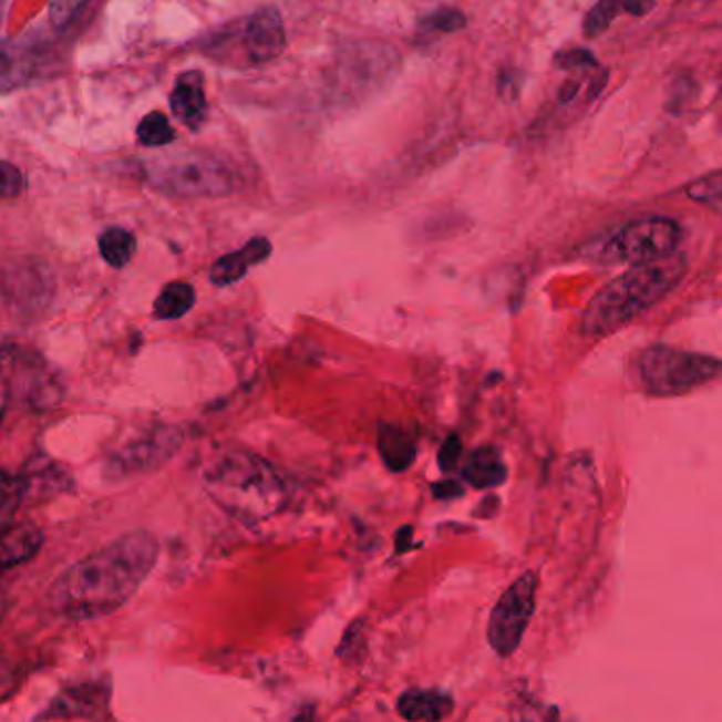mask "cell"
Returning <instances> with one entry per match:
<instances>
[{"instance_id": "1", "label": "cell", "mask_w": 722, "mask_h": 722, "mask_svg": "<svg viewBox=\"0 0 722 722\" xmlns=\"http://www.w3.org/2000/svg\"><path fill=\"white\" fill-rule=\"evenodd\" d=\"M158 560V543L134 530L66 568L47 591L51 610L69 621H95L125 607Z\"/></svg>"}, {"instance_id": "2", "label": "cell", "mask_w": 722, "mask_h": 722, "mask_svg": "<svg viewBox=\"0 0 722 722\" xmlns=\"http://www.w3.org/2000/svg\"><path fill=\"white\" fill-rule=\"evenodd\" d=\"M687 271L689 260L678 251L661 260L633 265L589 300L581 317V332L600 339L626 328L678 288Z\"/></svg>"}, {"instance_id": "3", "label": "cell", "mask_w": 722, "mask_h": 722, "mask_svg": "<svg viewBox=\"0 0 722 722\" xmlns=\"http://www.w3.org/2000/svg\"><path fill=\"white\" fill-rule=\"evenodd\" d=\"M204 486L230 518L258 524L279 514L288 491L267 458L249 451H226L205 465Z\"/></svg>"}, {"instance_id": "4", "label": "cell", "mask_w": 722, "mask_h": 722, "mask_svg": "<svg viewBox=\"0 0 722 722\" xmlns=\"http://www.w3.org/2000/svg\"><path fill=\"white\" fill-rule=\"evenodd\" d=\"M682 226L668 216H647L594 239L584 256L600 265H644L677 254Z\"/></svg>"}, {"instance_id": "5", "label": "cell", "mask_w": 722, "mask_h": 722, "mask_svg": "<svg viewBox=\"0 0 722 722\" xmlns=\"http://www.w3.org/2000/svg\"><path fill=\"white\" fill-rule=\"evenodd\" d=\"M144 178L158 193L184 199L226 197L235 190V176L225 163L197 151L144 163Z\"/></svg>"}, {"instance_id": "6", "label": "cell", "mask_w": 722, "mask_h": 722, "mask_svg": "<svg viewBox=\"0 0 722 722\" xmlns=\"http://www.w3.org/2000/svg\"><path fill=\"white\" fill-rule=\"evenodd\" d=\"M640 384L654 398H677L722 379V360L668 344H654L638 360Z\"/></svg>"}, {"instance_id": "7", "label": "cell", "mask_w": 722, "mask_h": 722, "mask_svg": "<svg viewBox=\"0 0 722 722\" xmlns=\"http://www.w3.org/2000/svg\"><path fill=\"white\" fill-rule=\"evenodd\" d=\"M537 589L539 577L528 570L498 598L488 621V642L498 657L505 659L518 651L535 615Z\"/></svg>"}, {"instance_id": "8", "label": "cell", "mask_w": 722, "mask_h": 722, "mask_svg": "<svg viewBox=\"0 0 722 722\" xmlns=\"http://www.w3.org/2000/svg\"><path fill=\"white\" fill-rule=\"evenodd\" d=\"M184 435L178 427H155L144 431L106 458L104 474L113 479H130L153 474L180 451Z\"/></svg>"}, {"instance_id": "9", "label": "cell", "mask_w": 722, "mask_h": 722, "mask_svg": "<svg viewBox=\"0 0 722 722\" xmlns=\"http://www.w3.org/2000/svg\"><path fill=\"white\" fill-rule=\"evenodd\" d=\"M244 43L251 64H267L279 58L286 49V28L279 11L272 7L256 11L246 23Z\"/></svg>"}, {"instance_id": "10", "label": "cell", "mask_w": 722, "mask_h": 722, "mask_svg": "<svg viewBox=\"0 0 722 722\" xmlns=\"http://www.w3.org/2000/svg\"><path fill=\"white\" fill-rule=\"evenodd\" d=\"M271 241L267 237H254L244 248L220 256L209 269V279L218 288L233 286L241 281L254 267L262 265L271 256Z\"/></svg>"}, {"instance_id": "11", "label": "cell", "mask_w": 722, "mask_h": 722, "mask_svg": "<svg viewBox=\"0 0 722 722\" xmlns=\"http://www.w3.org/2000/svg\"><path fill=\"white\" fill-rule=\"evenodd\" d=\"M172 113L188 130H199L207 118V100H205L204 74L188 70L178 76L176 87L169 97Z\"/></svg>"}, {"instance_id": "12", "label": "cell", "mask_w": 722, "mask_h": 722, "mask_svg": "<svg viewBox=\"0 0 722 722\" xmlns=\"http://www.w3.org/2000/svg\"><path fill=\"white\" fill-rule=\"evenodd\" d=\"M43 545V533L39 526L22 522L11 524L0 533V573L30 563Z\"/></svg>"}, {"instance_id": "13", "label": "cell", "mask_w": 722, "mask_h": 722, "mask_svg": "<svg viewBox=\"0 0 722 722\" xmlns=\"http://www.w3.org/2000/svg\"><path fill=\"white\" fill-rule=\"evenodd\" d=\"M454 710L451 693L440 689H410L398 700V712L408 722L446 721Z\"/></svg>"}, {"instance_id": "14", "label": "cell", "mask_w": 722, "mask_h": 722, "mask_svg": "<svg viewBox=\"0 0 722 722\" xmlns=\"http://www.w3.org/2000/svg\"><path fill=\"white\" fill-rule=\"evenodd\" d=\"M49 281H51L49 275L37 265L13 267L2 279V290L16 309H20L23 313H32V311L41 309L43 305L34 298V293H30V288L32 290H51Z\"/></svg>"}, {"instance_id": "15", "label": "cell", "mask_w": 722, "mask_h": 722, "mask_svg": "<svg viewBox=\"0 0 722 722\" xmlns=\"http://www.w3.org/2000/svg\"><path fill=\"white\" fill-rule=\"evenodd\" d=\"M463 479L479 491L501 486L507 479V465L497 446L475 448L463 465Z\"/></svg>"}, {"instance_id": "16", "label": "cell", "mask_w": 722, "mask_h": 722, "mask_svg": "<svg viewBox=\"0 0 722 722\" xmlns=\"http://www.w3.org/2000/svg\"><path fill=\"white\" fill-rule=\"evenodd\" d=\"M377 448L383 458L386 470L402 474L414 465L416 458V442L410 431L402 430L398 425H386L381 423L379 427V437H377Z\"/></svg>"}, {"instance_id": "17", "label": "cell", "mask_w": 722, "mask_h": 722, "mask_svg": "<svg viewBox=\"0 0 722 722\" xmlns=\"http://www.w3.org/2000/svg\"><path fill=\"white\" fill-rule=\"evenodd\" d=\"M653 9L654 0H598L587 13L584 32L589 39H596L610 28V23L619 18L621 11L630 13L633 18H644Z\"/></svg>"}, {"instance_id": "18", "label": "cell", "mask_w": 722, "mask_h": 722, "mask_svg": "<svg viewBox=\"0 0 722 722\" xmlns=\"http://www.w3.org/2000/svg\"><path fill=\"white\" fill-rule=\"evenodd\" d=\"M34 70V58L28 47L16 41H0V93L23 85Z\"/></svg>"}, {"instance_id": "19", "label": "cell", "mask_w": 722, "mask_h": 722, "mask_svg": "<svg viewBox=\"0 0 722 722\" xmlns=\"http://www.w3.org/2000/svg\"><path fill=\"white\" fill-rule=\"evenodd\" d=\"M62 389L45 363H30L23 372V398L34 408H51L60 402Z\"/></svg>"}, {"instance_id": "20", "label": "cell", "mask_w": 722, "mask_h": 722, "mask_svg": "<svg viewBox=\"0 0 722 722\" xmlns=\"http://www.w3.org/2000/svg\"><path fill=\"white\" fill-rule=\"evenodd\" d=\"M102 689L97 687H79L64 691L58 700L51 703L41 719H70V716H90L100 705Z\"/></svg>"}, {"instance_id": "21", "label": "cell", "mask_w": 722, "mask_h": 722, "mask_svg": "<svg viewBox=\"0 0 722 722\" xmlns=\"http://www.w3.org/2000/svg\"><path fill=\"white\" fill-rule=\"evenodd\" d=\"M197 302L195 288L186 281H172L167 283L155 300L153 316L161 321H174L186 316Z\"/></svg>"}, {"instance_id": "22", "label": "cell", "mask_w": 722, "mask_h": 722, "mask_svg": "<svg viewBox=\"0 0 722 722\" xmlns=\"http://www.w3.org/2000/svg\"><path fill=\"white\" fill-rule=\"evenodd\" d=\"M97 248L109 267L123 269L136 254V235L123 226H111L100 235Z\"/></svg>"}, {"instance_id": "23", "label": "cell", "mask_w": 722, "mask_h": 722, "mask_svg": "<svg viewBox=\"0 0 722 722\" xmlns=\"http://www.w3.org/2000/svg\"><path fill=\"white\" fill-rule=\"evenodd\" d=\"M23 479H25V497L32 493V491H41V493H47V491H64L66 484H69V475L64 474L53 461L49 458H37L28 465V472L23 474Z\"/></svg>"}, {"instance_id": "24", "label": "cell", "mask_w": 722, "mask_h": 722, "mask_svg": "<svg viewBox=\"0 0 722 722\" xmlns=\"http://www.w3.org/2000/svg\"><path fill=\"white\" fill-rule=\"evenodd\" d=\"M25 479L23 475L9 474L0 470V533L11 526L16 512L25 498Z\"/></svg>"}, {"instance_id": "25", "label": "cell", "mask_w": 722, "mask_h": 722, "mask_svg": "<svg viewBox=\"0 0 722 722\" xmlns=\"http://www.w3.org/2000/svg\"><path fill=\"white\" fill-rule=\"evenodd\" d=\"M137 140L148 148H161L176 140L169 118L163 113L146 114L137 125Z\"/></svg>"}, {"instance_id": "26", "label": "cell", "mask_w": 722, "mask_h": 722, "mask_svg": "<svg viewBox=\"0 0 722 722\" xmlns=\"http://www.w3.org/2000/svg\"><path fill=\"white\" fill-rule=\"evenodd\" d=\"M687 195L695 204L708 207L710 212H714L722 218V176H708V178L693 182L687 188Z\"/></svg>"}, {"instance_id": "27", "label": "cell", "mask_w": 722, "mask_h": 722, "mask_svg": "<svg viewBox=\"0 0 722 722\" xmlns=\"http://www.w3.org/2000/svg\"><path fill=\"white\" fill-rule=\"evenodd\" d=\"M465 16L458 9L452 7H442L431 11L430 16H425L421 20V30L423 32H437V34H451L461 28H465Z\"/></svg>"}, {"instance_id": "28", "label": "cell", "mask_w": 722, "mask_h": 722, "mask_svg": "<svg viewBox=\"0 0 722 722\" xmlns=\"http://www.w3.org/2000/svg\"><path fill=\"white\" fill-rule=\"evenodd\" d=\"M23 186H25V180H23L22 172L13 163L0 161V202L18 197L22 193Z\"/></svg>"}, {"instance_id": "29", "label": "cell", "mask_w": 722, "mask_h": 722, "mask_svg": "<svg viewBox=\"0 0 722 722\" xmlns=\"http://www.w3.org/2000/svg\"><path fill=\"white\" fill-rule=\"evenodd\" d=\"M13 363H16V355L11 353V349H2L0 351V423H2L4 410H7L9 398H11Z\"/></svg>"}, {"instance_id": "30", "label": "cell", "mask_w": 722, "mask_h": 722, "mask_svg": "<svg viewBox=\"0 0 722 722\" xmlns=\"http://www.w3.org/2000/svg\"><path fill=\"white\" fill-rule=\"evenodd\" d=\"M556 66L563 70H577V69H596L598 62L596 58L586 51V49H570V51H563L554 58Z\"/></svg>"}, {"instance_id": "31", "label": "cell", "mask_w": 722, "mask_h": 722, "mask_svg": "<svg viewBox=\"0 0 722 722\" xmlns=\"http://www.w3.org/2000/svg\"><path fill=\"white\" fill-rule=\"evenodd\" d=\"M461 452H463V444H461V440H458V435H448V440L442 444V448H440V454H437V463H440V467L444 470V472H451V470H454V465L458 463V458H461Z\"/></svg>"}, {"instance_id": "32", "label": "cell", "mask_w": 722, "mask_h": 722, "mask_svg": "<svg viewBox=\"0 0 722 722\" xmlns=\"http://www.w3.org/2000/svg\"><path fill=\"white\" fill-rule=\"evenodd\" d=\"M433 495L437 498H456L463 495V486L456 479H444L433 484Z\"/></svg>"}]
</instances>
